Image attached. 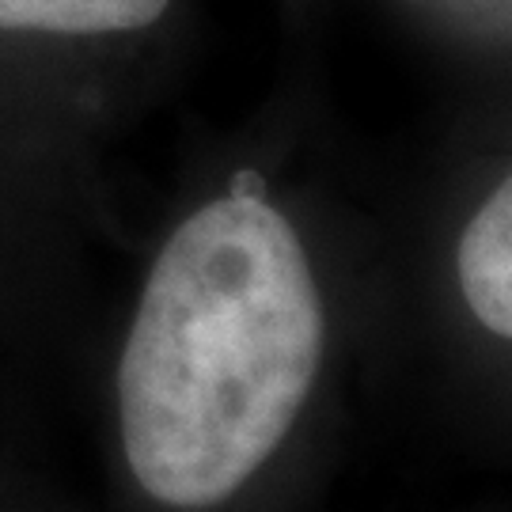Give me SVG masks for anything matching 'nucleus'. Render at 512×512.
Wrapping results in <instances>:
<instances>
[{
    "instance_id": "7ed1b4c3",
    "label": "nucleus",
    "mask_w": 512,
    "mask_h": 512,
    "mask_svg": "<svg viewBox=\"0 0 512 512\" xmlns=\"http://www.w3.org/2000/svg\"><path fill=\"white\" fill-rule=\"evenodd\" d=\"M171 0H0V31L42 35H118L141 31Z\"/></svg>"
},
{
    "instance_id": "f03ea898",
    "label": "nucleus",
    "mask_w": 512,
    "mask_h": 512,
    "mask_svg": "<svg viewBox=\"0 0 512 512\" xmlns=\"http://www.w3.org/2000/svg\"><path fill=\"white\" fill-rule=\"evenodd\" d=\"M459 289L478 323L512 342V175L459 239Z\"/></svg>"
},
{
    "instance_id": "f257e3e1",
    "label": "nucleus",
    "mask_w": 512,
    "mask_h": 512,
    "mask_svg": "<svg viewBox=\"0 0 512 512\" xmlns=\"http://www.w3.org/2000/svg\"><path fill=\"white\" fill-rule=\"evenodd\" d=\"M323 361V300L293 224L262 194L202 205L164 243L118 361L137 486L209 509L277 452Z\"/></svg>"
}]
</instances>
